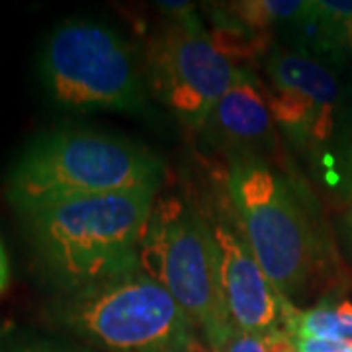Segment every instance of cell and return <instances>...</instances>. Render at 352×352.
Instances as JSON below:
<instances>
[{"instance_id": "14", "label": "cell", "mask_w": 352, "mask_h": 352, "mask_svg": "<svg viewBox=\"0 0 352 352\" xmlns=\"http://www.w3.org/2000/svg\"><path fill=\"white\" fill-rule=\"evenodd\" d=\"M315 8L340 28L352 24V0H315Z\"/></svg>"}, {"instance_id": "8", "label": "cell", "mask_w": 352, "mask_h": 352, "mask_svg": "<svg viewBox=\"0 0 352 352\" xmlns=\"http://www.w3.org/2000/svg\"><path fill=\"white\" fill-rule=\"evenodd\" d=\"M212 235L221 292L233 325L254 335L286 331L296 307L264 274L243 231H235L226 221H215Z\"/></svg>"}, {"instance_id": "6", "label": "cell", "mask_w": 352, "mask_h": 352, "mask_svg": "<svg viewBox=\"0 0 352 352\" xmlns=\"http://www.w3.org/2000/svg\"><path fill=\"white\" fill-rule=\"evenodd\" d=\"M227 188L264 274L286 300L300 294L314 272L315 237L288 182L261 159H235Z\"/></svg>"}, {"instance_id": "17", "label": "cell", "mask_w": 352, "mask_h": 352, "mask_svg": "<svg viewBox=\"0 0 352 352\" xmlns=\"http://www.w3.org/2000/svg\"><path fill=\"white\" fill-rule=\"evenodd\" d=\"M6 352H76V351H67L61 346H53V344H25V346H16L12 351Z\"/></svg>"}, {"instance_id": "18", "label": "cell", "mask_w": 352, "mask_h": 352, "mask_svg": "<svg viewBox=\"0 0 352 352\" xmlns=\"http://www.w3.org/2000/svg\"><path fill=\"white\" fill-rule=\"evenodd\" d=\"M337 317L342 329H352V302H342L337 305Z\"/></svg>"}, {"instance_id": "12", "label": "cell", "mask_w": 352, "mask_h": 352, "mask_svg": "<svg viewBox=\"0 0 352 352\" xmlns=\"http://www.w3.org/2000/svg\"><path fill=\"white\" fill-rule=\"evenodd\" d=\"M286 331L296 340H342L344 335V329L337 317V307H331L329 303H321L307 311L296 309L289 317Z\"/></svg>"}, {"instance_id": "15", "label": "cell", "mask_w": 352, "mask_h": 352, "mask_svg": "<svg viewBox=\"0 0 352 352\" xmlns=\"http://www.w3.org/2000/svg\"><path fill=\"white\" fill-rule=\"evenodd\" d=\"M296 342H298L300 352H352V346L344 340L302 339Z\"/></svg>"}, {"instance_id": "9", "label": "cell", "mask_w": 352, "mask_h": 352, "mask_svg": "<svg viewBox=\"0 0 352 352\" xmlns=\"http://www.w3.org/2000/svg\"><path fill=\"white\" fill-rule=\"evenodd\" d=\"M206 127L221 145L239 153L237 159H258V151L270 149L274 143V120L268 110L266 88L249 71L237 69Z\"/></svg>"}, {"instance_id": "5", "label": "cell", "mask_w": 352, "mask_h": 352, "mask_svg": "<svg viewBox=\"0 0 352 352\" xmlns=\"http://www.w3.org/2000/svg\"><path fill=\"white\" fill-rule=\"evenodd\" d=\"M39 78L53 104L73 112L139 113L147 108L145 80L120 34L88 20H69L45 39Z\"/></svg>"}, {"instance_id": "16", "label": "cell", "mask_w": 352, "mask_h": 352, "mask_svg": "<svg viewBox=\"0 0 352 352\" xmlns=\"http://www.w3.org/2000/svg\"><path fill=\"white\" fill-rule=\"evenodd\" d=\"M10 284V261H8V252L6 247L0 239V294H4Z\"/></svg>"}, {"instance_id": "19", "label": "cell", "mask_w": 352, "mask_h": 352, "mask_svg": "<svg viewBox=\"0 0 352 352\" xmlns=\"http://www.w3.org/2000/svg\"><path fill=\"white\" fill-rule=\"evenodd\" d=\"M168 352H214L212 349H206V344L200 342V340L196 339V337H192L190 340H186L184 344H180V346H176L173 351Z\"/></svg>"}, {"instance_id": "4", "label": "cell", "mask_w": 352, "mask_h": 352, "mask_svg": "<svg viewBox=\"0 0 352 352\" xmlns=\"http://www.w3.org/2000/svg\"><path fill=\"white\" fill-rule=\"evenodd\" d=\"M53 317L108 352H168L194 337L186 311L141 270L65 294Z\"/></svg>"}, {"instance_id": "21", "label": "cell", "mask_w": 352, "mask_h": 352, "mask_svg": "<svg viewBox=\"0 0 352 352\" xmlns=\"http://www.w3.org/2000/svg\"><path fill=\"white\" fill-rule=\"evenodd\" d=\"M344 45L352 51V24L344 25Z\"/></svg>"}, {"instance_id": "10", "label": "cell", "mask_w": 352, "mask_h": 352, "mask_svg": "<svg viewBox=\"0 0 352 352\" xmlns=\"http://www.w3.org/2000/svg\"><path fill=\"white\" fill-rule=\"evenodd\" d=\"M266 73L272 85L300 90L314 98L321 108L337 112L340 102L339 80L325 65L311 55L274 51L266 61Z\"/></svg>"}, {"instance_id": "3", "label": "cell", "mask_w": 352, "mask_h": 352, "mask_svg": "<svg viewBox=\"0 0 352 352\" xmlns=\"http://www.w3.org/2000/svg\"><path fill=\"white\" fill-rule=\"evenodd\" d=\"M139 270L175 298L212 351H221L235 325L221 292L212 227L188 201L176 196L155 200Z\"/></svg>"}, {"instance_id": "11", "label": "cell", "mask_w": 352, "mask_h": 352, "mask_svg": "<svg viewBox=\"0 0 352 352\" xmlns=\"http://www.w3.org/2000/svg\"><path fill=\"white\" fill-rule=\"evenodd\" d=\"M311 0H245L229 4V12L254 34H268L274 25H289L309 10Z\"/></svg>"}, {"instance_id": "7", "label": "cell", "mask_w": 352, "mask_h": 352, "mask_svg": "<svg viewBox=\"0 0 352 352\" xmlns=\"http://www.w3.org/2000/svg\"><path fill=\"white\" fill-rule=\"evenodd\" d=\"M237 67L214 45L196 10L170 18L149 39L147 82L153 94L190 126H206Z\"/></svg>"}, {"instance_id": "20", "label": "cell", "mask_w": 352, "mask_h": 352, "mask_svg": "<svg viewBox=\"0 0 352 352\" xmlns=\"http://www.w3.org/2000/svg\"><path fill=\"white\" fill-rule=\"evenodd\" d=\"M346 175H349V182H351L352 190V129L346 139Z\"/></svg>"}, {"instance_id": "13", "label": "cell", "mask_w": 352, "mask_h": 352, "mask_svg": "<svg viewBox=\"0 0 352 352\" xmlns=\"http://www.w3.org/2000/svg\"><path fill=\"white\" fill-rule=\"evenodd\" d=\"M219 352H270L264 335L245 333L241 329H233L227 342L221 346Z\"/></svg>"}, {"instance_id": "1", "label": "cell", "mask_w": 352, "mask_h": 352, "mask_svg": "<svg viewBox=\"0 0 352 352\" xmlns=\"http://www.w3.org/2000/svg\"><path fill=\"white\" fill-rule=\"evenodd\" d=\"M157 192L141 188L90 196L22 217L41 270L65 294L139 270Z\"/></svg>"}, {"instance_id": "2", "label": "cell", "mask_w": 352, "mask_h": 352, "mask_svg": "<svg viewBox=\"0 0 352 352\" xmlns=\"http://www.w3.org/2000/svg\"><path fill=\"white\" fill-rule=\"evenodd\" d=\"M163 163L135 141L88 129L36 139L6 176L4 196L25 215L63 201L127 190H159Z\"/></svg>"}]
</instances>
